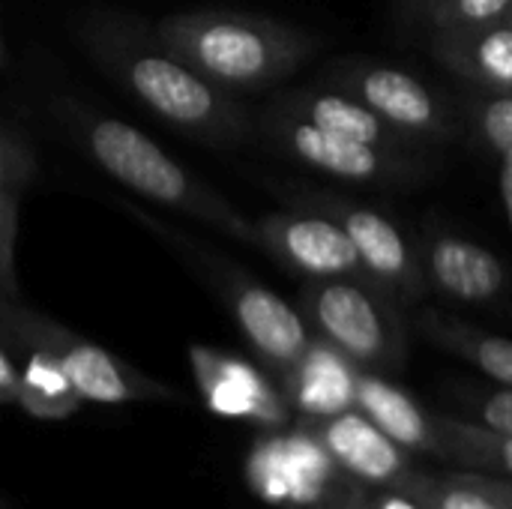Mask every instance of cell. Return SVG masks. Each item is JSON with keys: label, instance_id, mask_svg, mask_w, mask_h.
<instances>
[{"label": "cell", "instance_id": "obj_1", "mask_svg": "<svg viewBox=\"0 0 512 509\" xmlns=\"http://www.w3.org/2000/svg\"><path fill=\"white\" fill-rule=\"evenodd\" d=\"M75 33L114 84L177 132L213 147H240L258 135L249 108L162 45L153 24L117 12H90Z\"/></svg>", "mask_w": 512, "mask_h": 509}, {"label": "cell", "instance_id": "obj_2", "mask_svg": "<svg viewBox=\"0 0 512 509\" xmlns=\"http://www.w3.org/2000/svg\"><path fill=\"white\" fill-rule=\"evenodd\" d=\"M57 117L69 132H75L81 150L129 192L195 219L237 243L255 246V219L243 216L222 192L180 165L132 123L93 111L75 99H60Z\"/></svg>", "mask_w": 512, "mask_h": 509}, {"label": "cell", "instance_id": "obj_3", "mask_svg": "<svg viewBox=\"0 0 512 509\" xmlns=\"http://www.w3.org/2000/svg\"><path fill=\"white\" fill-rule=\"evenodd\" d=\"M153 33L195 72L231 93L273 87L318 51V39L306 30L237 9L165 15L153 21Z\"/></svg>", "mask_w": 512, "mask_h": 509}, {"label": "cell", "instance_id": "obj_4", "mask_svg": "<svg viewBox=\"0 0 512 509\" xmlns=\"http://www.w3.org/2000/svg\"><path fill=\"white\" fill-rule=\"evenodd\" d=\"M120 204H123V210H129V216L141 228L153 231L225 303L237 330L243 333V339L249 342V348L255 351L261 366L279 381V390H282L288 384V378L300 369V363L306 360V354L315 342L303 312L288 306L276 291H270L267 285L252 279L228 255L207 246L204 240L186 234L183 228H177L165 219H156V216L138 210L129 201H120Z\"/></svg>", "mask_w": 512, "mask_h": 509}, {"label": "cell", "instance_id": "obj_5", "mask_svg": "<svg viewBox=\"0 0 512 509\" xmlns=\"http://www.w3.org/2000/svg\"><path fill=\"white\" fill-rule=\"evenodd\" d=\"M0 342L12 351L42 348L66 372L72 390L81 402L93 405H150V402H183V396L153 375L135 369L123 357L105 351L102 345L72 333L54 318L27 309L24 303H9Z\"/></svg>", "mask_w": 512, "mask_h": 509}, {"label": "cell", "instance_id": "obj_6", "mask_svg": "<svg viewBox=\"0 0 512 509\" xmlns=\"http://www.w3.org/2000/svg\"><path fill=\"white\" fill-rule=\"evenodd\" d=\"M300 312L315 336L366 372H396L408 360V336L396 300L357 279H309Z\"/></svg>", "mask_w": 512, "mask_h": 509}, {"label": "cell", "instance_id": "obj_7", "mask_svg": "<svg viewBox=\"0 0 512 509\" xmlns=\"http://www.w3.org/2000/svg\"><path fill=\"white\" fill-rule=\"evenodd\" d=\"M285 198L303 210H315L330 216L342 231L351 237L369 279L387 291L396 303L414 306L429 294L426 267L414 255L405 234L378 210L354 204L336 192L327 189H309V186H291L285 189Z\"/></svg>", "mask_w": 512, "mask_h": 509}, {"label": "cell", "instance_id": "obj_8", "mask_svg": "<svg viewBox=\"0 0 512 509\" xmlns=\"http://www.w3.org/2000/svg\"><path fill=\"white\" fill-rule=\"evenodd\" d=\"M255 129L285 156L351 183H408L420 180V174L426 171L420 156H399L357 144L273 102L255 117Z\"/></svg>", "mask_w": 512, "mask_h": 509}, {"label": "cell", "instance_id": "obj_9", "mask_svg": "<svg viewBox=\"0 0 512 509\" xmlns=\"http://www.w3.org/2000/svg\"><path fill=\"white\" fill-rule=\"evenodd\" d=\"M321 84L351 93L417 141H447L459 135V120L450 105L405 69L339 63Z\"/></svg>", "mask_w": 512, "mask_h": 509}, {"label": "cell", "instance_id": "obj_10", "mask_svg": "<svg viewBox=\"0 0 512 509\" xmlns=\"http://www.w3.org/2000/svg\"><path fill=\"white\" fill-rule=\"evenodd\" d=\"M255 246L309 279H357L375 285L342 225L315 210L297 207L255 219Z\"/></svg>", "mask_w": 512, "mask_h": 509}, {"label": "cell", "instance_id": "obj_11", "mask_svg": "<svg viewBox=\"0 0 512 509\" xmlns=\"http://www.w3.org/2000/svg\"><path fill=\"white\" fill-rule=\"evenodd\" d=\"M303 432L321 447V453L348 477L369 489L402 495L420 474L411 453L390 441L357 408H345L327 417H306Z\"/></svg>", "mask_w": 512, "mask_h": 509}, {"label": "cell", "instance_id": "obj_12", "mask_svg": "<svg viewBox=\"0 0 512 509\" xmlns=\"http://www.w3.org/2000/svg\"><path fill=\"white\" fill-rule=\"evenodd\" d=\"M189 366L195 372L198 390L210 411L222 417H240L252 420L258 426L279 429L288 423L291 405L285 393L261 375L252 363L231 357L225 351L192 345L189 348Z\"/></svg>", "mask_w": 512, "mask_h": 509}, {"label": "cell", "instance_id": "obj_13", "mask_svg": "<svg viewBox=\"0 0 512 509\" xmlns=\"http://www.w3.org/2000/svg\"><path fill=\"white\" fill-rule=\"evenodd\" d=\"M273 105H279V108H285V111H291V114L327 129V132L351 138L357 144L378 147V150L399 153V156H420L417 138L396 129L393 123L378 117L369 105H363L360 99H354L345 90H336L327 84L300 87V90L282 93L279 99H273Z\"/></svg>", "mask_w": 512, "mask_h": 509}, {"label": "cell", "instance_id": "obj_14", "mask_svg": "<svg viewBox=\"0 0 512 509\" xmlns=\"http://www.w3.org/2000/svg\"><path fill=\"white\" fill-rule=\"evenodd\" d=\"M423 267L429 291L456 303H492L507 288L504 261L480 243L453 234H441L429 243Z\"/></svg>", "mask_w": 512, "mask_h": 509}, {"label": "cell", "instance_id": "obj_15", "mask_svg": "<svg viewBox=\"0 0 512 509\" xmlns=\"http://www.w3.org/2000/svg\"><path fill=\"white\" fill-rule=\"evenodd\" d=\"M354 408L369 417L390 441L408 453L438 456V438L432 414L423 411L402 387L390 384L378 372H354Z\"/></svg>", "mask_w": 512, "mask_h": 509}, {"label": "cell", "instance_id": "obj_16", "mask_svg": "<svg viewBox=\"0 0 512 509\" xmlns=\"http://www.w3.org/2000/svg\"><path fill=\"white\" fill-rule=\"evenodd\" d=\"M36 177V153L21 129L0 120V294L21 300L15 273L18 207Z\"/></svg>", "mask_w": 512, "mask_h": 509}, {"label": "cell", "instance_id": "obj_17", "mask_svg": "<svg viewBox=\"0 0 512 509\" xmlns=\"http://www.w3.org/2000/svg\"><path fill=\"white\" fill-rule=\"evenodd\" d=\"M435 51L462 78L492 93H512V27L507 21L468 33H435Z\"/></svg>", "mask_w": 512, "mask_h": 509}, {"label": "cell", "instance_id": "obj_18", "mask_svg": "<svg viewBox=\"0 0 512 509\" xmlns=\"http://www.w3.org/2000/svg\"><path fill=\"white\" fill-rule=\"evenodd\" d=\"M354 372L339 351L324 345L321 339L312 342L300 369L282 387L288 405L300 408L306 417H327L345 408H354Z\"/></svg>", "mask_w": 512, "mask_h": 509}, {"label": "cell", "instance_id": "obj_19", "mask_svg": "<svg viewBox=\"0 0 512 509\" xmlns=\"http://www.w3.org/2000/svg\"><path fill=\"white\" fill-rule=\"evenodd\" d=\"M417 327L441 351L462 357L468 366L483 372L489 381L512 390V339L486 333L474 324L441 315L435 309H423L417 318Z\"/></svg>", "mask_w": 512, "mask_h": 509}, {"label": "cell", "instance_id": "obj_20", "mask_svg": "<svg viewBox=\"0 0 512 509\" xmlns=\"http://www.w3.org/2000/svg\"><path fill=\"white\" fill-rule=\"evenodd\" d=\"M432 426L438 438V459L462 471L512 480V435L450 414H432Z\"/></svg>", "mask_w": 512, "mask_h": 509}, {"label": "cell", "instance_id": "obj_21", "mask_svg": "<svg viewBox=\"0 0 512 509\" xmlns=\"http://www.w3.org/2000/svg\"><path fill=\"white\" fill-rule=\"evenodd\" d=\"M24 369H21V390L18 408L36 420H66L84 402L72 390L63 366L42 348H24Z\"/></svg>", "mask_w": 512, "mask_h": 509}, {"label": "cell", "instance_id": "obj_22", "mask_svg": "<svg viewBox=\"0 0 512 509\" xmlns=\"http://www.w3.org/2000/svg\"><path fill=\"white\" fill-rule=\"evenodd\" d=\"M417 509H507L471 471L459 474H417L399 495Z\"/></svg>", "mask_w": 512, "mask_h": 509}, {"label": "cell", "instance_id": "obj_23", "mask_svg": "<svg viewBox=\"0 0 512 509\" xmlns=\"http://www.w3.org/2000/svg\"><path fill=\"white\" fill-rule=\"evenodd\" d=\"M512 0H429L426 12L435 33H468L504 24L510 18Z\"/></svg>", "mask_w": 512, "mask_h": 509}, {"label": "cell", "instance_id": "obj_24", "mask_svg": "<svg viewBox=\"0 0 512 509\" xmlns=\"http://www.w3.org/2000/svg\"><path fill=\"white\" fill-rule=\"evenodd\" d=\"M477 129L501 159L512 156V93H492L477 105Z\"/></svg>", "mask_w": 512, "mask_h": 509}, {"label": "cell", "instance_id": "obj_25", "mask_svg": "<svg viewBox=\"0 0 512 509\" xmlns=\"http://www.w3.org/2000/svg\"><path fill=\"white\" fill-rule=\"evenodd\" d=\"M465 408L471 411V420L501 432V435H512V390L501 387V390H468L465 393Z\"/></svg>", "mask_w": 512, "mask_h": 509}, {"label": "cell", "instance_id": "obj_26", "mask_svg": "<svg viewBox=\"0 0 512 509\" xmlns=\"http://www.w3.org/2000/svg\"><path fill=\"white\" fill-rule=\"evenodd\" d=\"M21 390V369L15 366L9 348L0 342V405H18Z\"/></svg>", "mask_w": 512, "mask_h": 509}, {"label": "cell", "instance_id": "obj_27", "mask_svg": "<svg viewBox=\"0 0 512 509\" xmlns=\"http://www.w3.org/2000/svg\"><path fill=\"white\" fill-rule=\"evenodd\" d=\"M474 474V471H471ZM477 480H480V486H486L501 504L507 509H512V480L507 477H492V474H474Z\"/></svg>", "mask_w": 512, "mask_h": 509}, {"label": "cell", "instance_id": "obj_28", "mask_svg": "<svg viewBox=\"0 0 512 509\" xmlns=\"http://www.w3.org/2000/svg\"><path fill=\"white\" fill-rule=\"evenodd\" d=\"M501 195H504V207L512 225V156L501 159Z\"/></svg>", "mask_w": 512, "mask_h": 509}, {"label": "cell", "instance_id": "obj_29", "mask_svg": "<svg viewBox=\"0 0 512 509\" xmlns=\"http://www.w3.org/2000/svg\"><path fill=\"white\" fill-rule=\"evenodd\" d=\"M9 66H12V57H9V45H6L3 24H0V72H9Z\"/></svg>", "mask_w": 512, "mask_h": 509}, {"label": "cell", "instance_id": "obj_30", "mask_svg": "<svg viewBox=\"0 0 512 509\" xmlns=\"http://www.w3.org/2000/svg\"><path fill=\"white\" fill-rule=\"evenodd\" d=\"M9 303H21V300H9V297H3V294H0V330H3V318H6Z\"/></svg>", "mask_w": 512, "mask_h": 509}, {"label": "cell", "instance_id": "obj_31", "mask_svg": "<svg viewBox=\"0 0 512 509\" xmlns=\"http://www.w3.org/2000/svg\"><path fill=\"white\" fill-rule=\"evenodd\" d=\"M0 509H15V504H12V501H6V498L0 495Z\"/></svg>", "mask_w": 512, "mask_h": 509}, {"label": "cell", "instance_id": "obj_32", "mask_svg": "<svg viewBox=\"0 0 512 509\" xmlns=\"http://www.w3.org/2000/svg\"><path fill=\"white\" fill-rule=\"evenodd\" d=\"M507 24H510V27H512V9H510V18H507Z\"/></svg>", "mask_w": 512, "mask_h": 509}, {"label": "cell", "instance_id": "obj_33", "mask_svg": "<svg viewBox=\"0 0 512 509\" xmlns=\"http://www.w3.org/2000/svg\"><path fill=\"white\" fill-rule=\"evenodd\" d=\"M336 509H351V507H336Z\"/></svg>", "mask_w": 512, "mask_h": 509}, {"label": "cell", "instance_id": "obj_34", "mask_svg": "<svg viewBox=\"0 0 512 509\" xmlns=\"http://www.w3.org/2000/svg\"><path fill=\"white\" fill-rule=\"evenodd\" d=\"M420 3H426V0H420Z\"/></svg>", "mask_w": 512, "mask_h": 509}, {"label": "cell", "instance_id": "obj_35", "mask_svg": "<svg viewBox=\"0 0 512 509\" xmlns=\"http://www.w3.org/2000/svg\"><path fill=\"white\" fill-rule=\"evenodd\" d=\"M426 6H429V0H426Z\"/></svg>", "mask_w": 512, "mask_h": 509}]
</instances>
